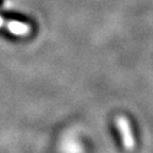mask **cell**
<instances>
[{"label": "cell", "mask_w": 153, "mask_h": 153, "mask_svg": "<svg viewBox=\"0 0 153 153\" xmlns=\"http://www.w3.org/2000/svg\"><path fill=\"white\" fill-rule=\"evenodd\" d=\"M7 28L13 34H16V35H24L29 30L26 25L19 22H11L9 24V26H7Z\"/></svg>", "instance_id": "cell-2"}, {"label": "cell", "mask_w": 153, "mask_h": 153, "mask_svg": "<svg viewBox=\"0 0 153 153\" xmlns=\"http://www.w3.org/2000/svg\"><path fill=\"white\" fill-rule=\"evenodd\" d=\"M2 22H3V20H2V18H1V17H0V27L2 26Z\"/></svg>", "instance_id": "cell-3"}, {"label": "cell", "mask_w": 153, "mask_h": 153, "mask_svg": "<svg viewBox=\"0 0 153 153\" xmlns=\"http://www.w3.org/2000/svg\"><path fill=\"white\" fill-rule=\"evenodd\" d=\"M117 124L119 128L120 132L122 134V138H123L124 145L127 147V149L132 150L134 148V140H133V135H132L131 129H130L129 121L124 117H117Z\"/></svg>", "instance_id": "cell-1"}, {"label": "cell", "mask_w": 153, "mask_h": 153, "mask_svg": "<svg viewBox=\"0 0 153 153\" xmlns=\"http://www.w3.org/2000/svg\"><path fill=\"white\" fill-rule=\"evenodd\" d=\"M1 3H2V0H0V4H1Z\"/></svg>", "instance_id": "cell-4"}]
</instances>
